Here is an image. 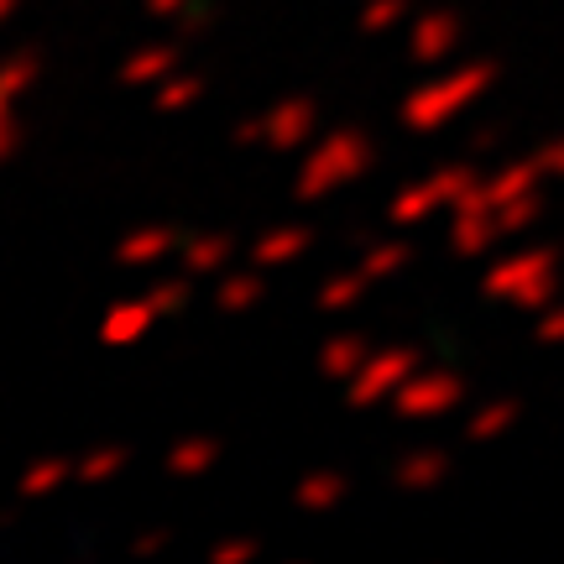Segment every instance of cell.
Listing matches in <instances>:
<instances>
[{
	"mask_svg": "<svg viewBox=\"0 0 564 564\" xmlns=\"http://www.w3.org/2000/svg\"><path fill=\"white\" fill-rule=\"evenodd\" d=\"M512 423H518V398H491L476 419L465 423V434H470L476 444H486V440H502Z\"/></svg>",
	"mask_w": 564,
	"mask_h": 564,
	"instance_id": "obj_25",
	"label": "cell"
},
{
	"mask_svg": "<svg viewBox=\"0 0 564 564\" xmlns=\"http://www.w3.org/2000/svg\"><path fill=\"white\" fill-rule=\"evenodd\" d=\"M392 481L403 486V491H434V486L449 481V455L444 449H413V455L398 460Z\"/></svg>",
	"mask_w": 564,
	"mask_h": 564,
	"instance_id": "obj_16",
	"label": "cell"
},
{
	"mask_svg": "<svg viewBox=\"0 0 564 564\" xmlns=\"http://www.w3.org/2000/svg\"><path fill=\"white\" fill-rule=\"evenodd\" d=\"M230 141H236V147H257V141H262V147H267V116H251V121H236V131H230Z\"/></svg>",
	"mask_w": 564,
	"mask_h": 564,
	"instance_id": "obj_35",
	"label": "cell"
},
{
	"mask_svg": "<svg viewBox=\"0 0 564 564\" xmlns=\"http://www.w3.org/2000/svg\"><path fill=\"white\" fill-rule=\"evenodd\" d=\"M486 299L512 303L518 314H544L549 303L560 299V251L554 246H528L512 251L481 278Z\"/></svg>",
	"mask_w": 564,
	"mask_h": 564,
	"instance_id": "obj_3",
	"label": "cell"
},
{
	"mask_svg": "<svg viewBox=\"0 0 564 564\" xmlns=\"http://www.w3.org/2000/svg\"><path fill=\"white\" fill-rule=\"evenodd\" d=\"M408 21V0H366L361 6V32H392Z\"/></svg>",
	"mask_w": 564,
	"mask_h": 564,
	"instance_id": "obj_30",
	"label": "cell"
},
{
	"mask_svg": "<svg viewBox=\"0 0 564 564\" xmlns=\"http://www.w3.org/2000/svg\"><path fill=\"white\" fill-rule=\"evenodd\" d=\"M314 241V230L308 225H278V230H267L262 241L251 246V267H262V272H278V267L299 262L303 251Z\"/></svg>",
	"mask_w": 564,
	"mask_h": 564,
	"instance_id": "obj_13",
	"label": "cell"
},
{
	"mask_svg": "<svg viewBox=\"0 0 564 564\" xmlns=\"http://www.w3.org/2000/svg\"><path fill=\"white\" fill-rule=\"evenodd\" d=\"M42 79V53H11V58H0V95H11V100H21L32 84Z\"/></svg>",
	"mask_w": 564,
	"mask_h": 564,
	"instance_id": "obj_26",
	"label": "cell"
},
{
	"mask_svg": "<svg viewBox=\"0 0 564 564\" xmlns=\"http://www.w3.org/2000/svg\"><path fill=\"white\" fill-rule=\"evenodd\" d=\"M17 523H21L17 507H0V528H17Z\"/></svg>",
	"mask_w": 564,
	"mask_h": 564,
	"instance_id": "obj_41",
	"label": "cell"
},
{
	"mask_svg": "<svg viewBox=\"0 0 564 564\" xmlns=\"http://www.w3.org/2000/svg\"><path fill=\"white\" fill-rule=\"evenodd\" d=\"M497 241H502L497 204L486 199V183H476V188L455 204V220H449V246H455V257H486Z\"/></svg>",
	"mask_w": 564,
	"mask_h": 564,
	"instance_id": "obj_6",
	"label": "cell"
},
{
	"mask_svg": "<svg viewBox=\"0 0 564 564\" xmlns=\"http://www.w3.org/2000/svg\"><path fill=\"white\" fill-rule=\"evenodd\" d=\"M204 95V79L199 74H167V79L158 84V95H152V105H158L162 116H183V110H194Z\"/></svg>",
	"mask_w": 564,
	"mask_h": 564,
	"instance_id": "obj_23",
	"label": "cell"
},
{
	"mask_svg": "<svg viewBox=\"0 0 564 564\" xmlns=\"http://www.w3.org/2000/svg\"><path fill=\"white\" fill-rule=\"evenodd\" d=\"M465 398V377H455V371H413L403 382V392L392 398V408L403 413V419H440V413H449V408H460Z\"/></svg>",
	"mask_w": 564,
	"mask_h": 564,
	"instance_id": "obj_7",
	"label": "cell"
},
{
	"mask_svg": "<svg viewBox=\"0 0 564 564\" xmlns=\"http://www.w3.org/2000/svg\"><path fill=\"white\" fill-rule=\"evenodd\" d=\"M11 105H17V100H11V95H0V126L11 121Z\"/></svg>",
	"mask_w": 564,
	"mask_h": 564,
	"instance_id": "obj_42",
	"label": "cell"
},
{
	"mask_svg": "<svg viewBox=\"0 0 564 564\" xmlns=\"http://www.w3.org/2000/svg\"><path fill=\"white\" fill-rule=\"evenodd\" d=\"M74 481V460H63V455H42V460H32L26 470H21L17 481V497L21 502H42V497H53L58 486Z\"/></svg>",
	"mask_w": 564,
	"mask_h": 564,
	"instance_id": "obj_18",
	"label": "cell"
},
{
	"mask_svg": "<svg viewBox=\"0 0 564 564\" xmlns=\"http://www.w3.org/2000/svg\"><path fill=\"white\" fill-rule=\"evenodd\" d=\"M173 26H178L183 37H204L215 26V6H183L178 17H173Z\"/></svg>",
	"mask_w": 564,
	"mask_h": 564,
	"instance_id": "obj_32",
	"label": "cell"
},
{
	"mask_svg": "<svg viewBox=\"0 0 564 564\" xmlns=\"http://www.w3.org/2000/svg\"><path fill=\"white\" fill-rule=\"evenodd\" d=\"M460 37H465V21L455 11H423L408 32V53L419 63H449L460 53Z\"/></svg>",
	"mask_w": 564,
	"mask_h": 564,
	"instance_id": "obj_8",
	"label": "cell"
},
{
	"mask_svg": "<svg viewBox=\"0 0 564 564\" xmlns=\"http://www.w3.org/2000/svg\"><path fill=\"white\" fill-rule=\"evenodd\" d=\"M147 303L158 308V319H173V314H183L188 308V272L183 278H162L147 288Z\"/></svg>",
	"mask_w": 564,
	"mask_h": 564,
	"instance_id": "obj_29",
	"label": "cell"
},
{
	"mask_svg": "<svg viewBox=\"0 0 564 564\" xmlns=\"http://www.w3.org/2000/svg\"><path fill=\"white\" fill-rule=\"evenodd\" d=\"M497 74H502V63L497 58H476V63H460V68H455V74H444V79L419 84V89L403 100V126L408 131H419V137L444 131V126L460 121L465 110H470V105L497 84Z\"/></svg>",
	"mask_w": 564,
	"mask_h": 564,
	"instance_id": "obj_1",
	"label": "cell"
},
{
	"mask_svg": "<svg viewBox=\"0 0 564 564\" xmlns=\"http://www.w3.org/2000/svg\"><path fill=\"white\" fill-rule=\"evenodd\" d=\"M366 361H371V345H366L361 335H335V340H324V350H319V371L329 382H350Z\"/></svg>",
	"mask_w": 564,
	"mask_h": 564,
	"instance_id": "obj_19",
	"label": "cell"
},
{
	"mask_svg": "<svg viewBox=\"0 0 564 564\" xmlns=\"http://www.w3.org/2000/svg\"><path fill=\"white\" fill-rule=\"evenodd\" d=\"M345 491H350V481H345L340 470H308V476L293 486V502H299V512L319 518V512H335V507L345 502Z\"/></svg>",
	"mask_w": 564,
	"mask_h": 564,
	"instance_id": "obj_15",
	"label": "cell"
},
{
	"mask_svg": "<svg viewBox=\"0 0 564 564\" xmlns=\"http://www.w3.org/2000/svg\"><path fill=\"white\" fill-rule=\"evenodd\" d=\"M476 167L470 162H449V167H440V173H429V178L419 183H403L398 194H392V204H387V220L398 225V230H413V225H423L434 209H455V204L476 188Z\"/></svg>",
	"mask_w": 564,
	"mask_h": 564,
	"instance_id": "obj_4",
	"label": "cell"
},
{
	"mask_svg": "<svg viewBox=\"0 0 564 564\" xmlns=\"http://www.w3.org/2000/svg\"><path fill=\"white\" fill-rule=\"evenodd\" d=\"M215 460H220V440H209V434H188V440H178L173 449H167V476L173 481H199V476H209L215 470Z\"/></svg>",
	"mask_w": 564,
	"mask_h": 564,
	"instance_id": "obj_14",
	"label": "cell"
},
{
	"mask_svg": "<svg viewBox=\"0 0 564 564\" xmlns=\"http://www.w3.org/2000/svg\"><path fill=\"white\" fill-rule=\"evenodd\" d=\"M408 262H413V246L408 241H377L361 257V272H366V282H387V278H398Z\"/></svg>",
	"mask_w": 564,
	"mask_h": 564,
	"instance_id": "obj_27",
	"label": "cell"
},
{
	"mask_svg": "<svg viewBox=\"0 0 564 564\" xmlns=\"http://www.w3.org/2000/svg\"><path fill=\"white\" fill-rule=\"evenodd\" d=\"M419 371V350L413 345H392V350H371V361L350 377V408H377V403H392L403 382Z\"/></svg>",
	"mask_w": 564,
	"mask_h": 564,
	"instance_id": "obj_5",
	"label": "cell"
},
{
	"mask_svg": "<svg viewBox=\"0 0 564 564\" xmlns=\"http://www.w3.org/2000/svg\"><path fill=\"white\" fill-rule=\"evenodd\" d=\"M544 173H549V167H544L539 158L507 162L497 178H486V199H491V204H512V199H523V194H539Z\"/></svg>",
	"mask_w": 564,
	"mask_h": 564,
	"instance_id": "obj_17",
	"label": "cell"
},
{
	"mask_svg": "<svg viewBox=\"0 0 564 564\" xmlns=\"http://www.w3.org/2000/svg\"><path fill=\"white\" fill-rule=\"evenodd\" d=\"M366 288H371V282H366L361 267H356V272H335V278L319 282V308L324 314H345V308H356V303H361Z\"/></svg>",
	"mask_w": 564,
	"mask_h": 564,
	"instance_id": "obj_24",
	"label": "cell"
},
{
	"mask_svg": "<svg viewBox=\"0 0 564 564\" xmlns=\"http://www.w3.org/2000/svg\"><path fill=\"white\" fill-rule=\"evenodd\" d=\"M167 544H173V533H167V528H152V533H141L137 544H131V554H137V560H158Z\"/></svg>",
	"mask_w": 564,
	"mask_h": 564,
	"instance_id": "obj_34",
	"label": "cell"
},
{
	"mask_svg": "<svg viewBox=\"0 0 564 564\" xmlns=\"http://www.w3.org/2000/svg\"><path fill=\"white\" fill-rule=\"evenodd\" d=\"M314 126H319V105L308 100V95H288V100H278L267 110V147H272V152L308 147Z\"/></svg>",
	"mask_w": 564,
	"mask_h": 564,
	"instance_id": "obj_9",
	"label": "cell"
},
{
	"mask_svg": "<svg viewBox=\"0 0 564 564\" xmlns=\"http://www.w3.org/2000/svg\"><path fill=\"white\" fill-rule=\"evenodd\" d=\"M126 465H131V449H126V444H100V449H89L84 460H74V481L105 486V481H116Z\"/></svg>",
	"mask_w": 564,
	"mask_h": 564,
	"instance_id": "obj_22",
	"label": "cell"
},
{
	"mask_svg": "<svg viewBox=\"0 0 564 564\" xmlns=\"http://www.w3.org/2000/svg\"><path fill=\"white\" fill-rule=\"evenodd\" d=\"M533 335H539V345H564V303H560V299H554L544 314H539Z\"/></svg>",
	"mask_w": 564,
	"mask_h": 564,
	"instance_id": "obj_33",
	"label": "cell"
},
{
	"mask_svg": "<svg viewBox=\"0 0 564 564\" xmlns=\"http://www.w3.org/2000/svg\"><path fill=\"white\" fill-rule=\"evenodd\" d=\"M539 162H544L549 173H560V178H564V141H554V147H544V152H539Z\"/></svg>",
	"mask_w": 564,
	"mask_h": 564,
	"instance_id": "obj_38",
	"label": "cell"
},
{
	"mask_svg": "<svg viewBox=\"0 0 564 564\" xmlns=\"http://www.w3.org/2000/svg\"><path fill=\"white\" fill-rule=\"evenodd\" d=\"M257 554H262L257 539H220V544L209 549V564H251Z\"/></svg>",
	"mask_w": 564,
	"mask_h": 564,
	"instance_id": "obj_31",
	"label": "cell"
},
{
	"mask_svg": "<svg viewBox=\"0 0 564 564\" xmlns=\"http://www.w3.org/2000/svg\"><path fill=\"white\" fill-rule=\"evenodd\" d=\"M152 324H158V308L147 303V293H141V299H121V303H110V308H105L100 340L105 345H137Z\"/></svg>",
	"mask_w": 564,
	"mask_h": 564,
	"instance_id": "obj_10",
	"label": "cell"
},
{
	"mask_svg": "<svg viewBox=\"0 0 564 564\" xmlns=\"http://www.w3.org/2000/svg\"><path fill=\"white\" fill-rule=\"evenodd\" d=\"M539 220H544V194H523V199H512V204H497L502 236H523V230H533Z\"/></svg>",
	"mask_w": 564,
	"mask_h": 564,
	"instance_id": "obj_28",
	"label": "cell"
},
{
	"mask_svg": "<svg viewBox=\"0 0 564 564\" xmlns=\"http://www.w3.org/2000/svg\"><path fill=\"white\" fill-rule=\"evenodd\" d=\"M230 251H236L230 236H220V230L209 236V230H204V236H194V241H183L178 257H183V272H188V278H209V272H225Z\"/></svg>",
	"mask_w": 564,
	"mask_h": 564,
	"instance_id": "obj_20",
	"label": "cell"
},
{
	"mask_svg": "<svg viewBox=\"0 0 564 564\" xmlns=\"http://www.w3.org/2000/svg\"><path fill=\"white\" fill-rule=\"evenodd\" d=\"M17 147H21V126H17V121H6V126H0V162L17 158Z\"/></svg>",
	"mask_w": 564,
	"mask_h": 564,
	"instance_id": "obj_37",
	"label": "cell"
},
{
	"mask_svg": "<svg viewBox=\"0 0 564 564\" xmlns=\"http://www.w3.org/2000/svg\"><path fill=\"white\" fill-rule=\"evenodd\" d=\"M141 6H147V17L152 21H173L183 6H194V0H141Z\"/></svg>",
	"mask_w": 564,
	"mask_h": 564,
	"instance_id": "obj_36",
	"label": "cell"
},
{
	"mask_svg": "<svg viewBox=\"0 0 564 564\" xmlns=\"http://www.w3.org/2000/svg\"><path fill=\"white\" fill-rule=\"evenodd\" d=\"M167 74H178V47H173V42L137 47V53L121 63V84H131V89H158Z\"/></svg>",
	"mask_w": 564,
	"mask_h": 564,
	"instance_id": "obj_12",
	"label": "cell"
},
{
	"mask_svg": "<svg viewBox=\"0 0 564 564\" xmlns=\"http://www.w3.org/2000/svg\"><path fill=\"white\" fill-rule=\"evenodd\" d=\"M17 11H21V0H0V26H6L11 17H17Z\"/></svg>",
	"mask_w": 564,
	"mask_h": 564,
	"instance_id": "obj_40",
	"label": "cell"
},
{
	"mask_svg": "<svg viewBox=\"0 0 564 564\" xmlns=\"http://www.w3.org/2000/svg\"><path fill=\"white\" fill-rule=\"evenodd\" d=\"M497 137H502L497 126H486V131H476V152H491V147H497Z\"/></svg>",
	"mask_w": 564,
	"mask_h": 564,
	"instance_id": "obj_39",
	"label": "cell"
},
{
	"mask_svg": "<svg viewBox=\"0 0 564 564\" xmlns=\"http://www.w3.org/2000/svg\"><path fill=\"white\" fill-rule=\"evenodd\" d=\"M267 282H262V267L257 272H225L220 288H215V308L220 314H251L257 303H262Z\"/></svg>",
	"mask_w": 564,
	"mask_h": 564,
	"instance_id": "obj_21",
	"label": "cell"
},
{
	"mask_svg": "<svg viewBox=\"0 0 564 564\" xmlns=\"http://www.w3.org/2000/svg\"><path fill=\"white\" fill-rule=\"evenodd\" d=\"M167 251H178V230L173 225H141V230H126V241L116 246V262L158 267V262H167Z\"/></svg>",
	"mask_w": 564,
	"mask_h": 564,
	"instance_id": "obj_11",
	"label": "cell"
},
{
	"mask_svg": "<svg viewBox=\"0 0 564 564\" xmlns=\"http://www.w3.org/2000/svg\"><path fill=\"white\" fill-rule=\"evenodd\" d=\"M371 162H377V141L366 137V131H356V126H340V131H329V137L303 158L293 194H299L303 204L329 199L335 188H350L356 178H366Z\"/></svg>",
	"mask_w": 564,
	"mask_h": 564,
	"instance_id": "obj_2",
	"label": "cell"
}]
</instances>
